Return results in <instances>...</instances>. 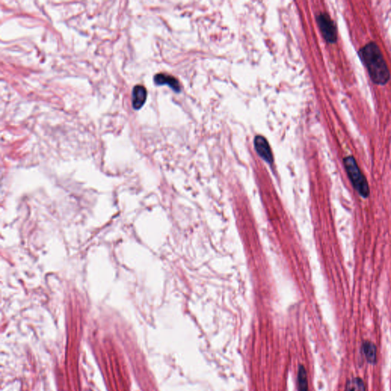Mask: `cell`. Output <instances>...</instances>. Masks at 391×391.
Listing matches in <instances>:
<instances>
[{"instance_id":"2","label":"cell","mask_w":391,"mask_h":391,"mask_svg":"<svg viewBox=\"0 0 391 391\" xmlns=\"http://www.w3.org/2000/svg\"><path fill=\"white\" fill-rule=\"evenodd\" d=\"M343 163L354 188L363 198H368L370 194L369 185L366 178L359 168L355 158L352 156L346 157L344 158Z\"/></svg>"},{"instance_id":"9","label":"cell","mask_w":391,"mask_h":391,"mask_svg":"<svg viewBox=\"0 0 391 391\" xmlns=\"http://www.w3.org/2000/svg\"><path fill=\"white\" fill-rule=\"evenodd\" d=\"M298 388L299 391H308L307 372L303 367H300L298 373Z\"/></svg>"},{"instance_id":"5","label":"cell","mask_w":391,"mask_h":391,"mask_svg":"<svg viewBox=\"0 0 391 391\" xmlns=\"http://www.w3.org/2000/svg\"><path fill=\"white\" fill-rule=\"evenodd\" d=\"M147 90L142 85H136L132 89L131 93V102L133 109L135 110H140L146 103L147 99Z\"/></svg>"},{"instance_id":"8","label":"cell","mask_w":391,"mask_h":391,"mask_svg":"<svg viewBox=\"0 0 391 391\" xmlns=\"http://www.w3.org/2000/svg\"><path fill=\"white\" fill-rule=\"evenodd\" d=\"M345 391H366V388L361 378L356 377L348 380Z\"/></svg>"},{"instance_id":"6","label":"cell","mask_w":391,"mask_h":391,"mask_svg":"<svg viewBox=\"0 0 391 391\" xmlns=\"http://www.w3.org/2000/svg\"><path fill=\"white\" fill-rule=\"evenodd\" d=\"M154 83L157 85L167 84L177 93L180 90V86L176 78L165 74H158L154 76Z\"/></svg>"},{"instance_id":"1","label":"cell","mask_w":391,"mask_h":391,"mask_svg":"<svg viewBox=\"0 0 391 391\" xmlns=\"http://www.w3.org/2000/svg\"><path fill=\"white\" fill-rule=\"evenodd\" d=\"M358 54L374 83L377 85L387 84L391 78V74L378 45L375 42H370L360 49Z\"/></svg>"},{"instance_id":"4","label":"cell","mask_w":391,"mask_h":391,"mask_svg":"<svg viewBox=\"0 0 391 391\" xmlns=\"http://www.w3.org/2000/svg\"><path fill=\"white\" fill-rule=\"evenodd\" d=\"M255 146L257 152L264 160L268 163L273 162V155L269 144L263 136H256L255 139Z\"/></svg>"},{"instance_id":"7","label":"cell","mask_w":391,"mask_h":391,"mask_svg":"<svg viewBox=\"0 0 391 391\" xmlns=\"http://www.w3.org/2000/svg\"><path fill=\"white\" fill-rule=\"evenodd\" d=\"M362 348L367 361L371 364H375L377 361V348L375 344L371 342H364Z\"/></svg>"},{"instance_id":"3","label":"cell","mask_w":391,"mask_h":391,"mask_svg":"<svg viewBox=\"0 0 391 391\" xmlns=\"http://www.w3.org/2000/svg\"><path fill=\"white\" fill-rule=\"evenodd\" d=\"M316 21L326 41L328 43H336L337 42V29L330 16L326 13H320L316 16Z\"/></svg>"}]
</instances>
